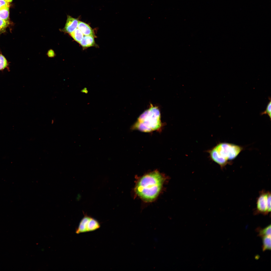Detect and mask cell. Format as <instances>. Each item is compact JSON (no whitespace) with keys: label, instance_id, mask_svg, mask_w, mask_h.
I'll return each instance as SVG.
<instances>
[{"label":"cell","instance_id":"cell-8","mask_svg":"<svg viewBox=\"0 0 271 271\" xmlns=\"http://www.w3.org/2000/svg\"><path fill=\"white\" fill-rule=\"evenodd\" d=\"M94 37L91 35H84L82 39L79 43L84 48L94 46L95 44Z\"/></svg>","mask_w":271,"mask_h":271},{"label":"cell","instance_id":"cell-5","mask_svg":"<svg viewBox=\"0 0 271 271\" xmlns=\"http://www.w3.org/2000/svg\"><path fill=\"white\" fill-rule=\"evenodd\" d=\"M100 226V224L98 220L86 214H85L76 228L75 232L78 234L92 231L99 229Z\"/></svg>","mask_w":271,"mask_h":271},{"label":"cell","instance_id":"cell-2","mask_svg":"<svg viewBox=\"0 0 271 271\" xmlns=\"http://www.w3.org/2000/svg\"><path fill=\"white\" fill-rule=\"evenodd\" d=\"M243 148L233 144L220 143L208 151L213 161L219 165L222 169L235 159L242 150Z\"/></svg>","mask_w":271,"mask_h":271},{"label":"cell","instance_id":"cell-10","mask_svg":"<svg viewBox=\"0 0 271 271\" xmlns=\"http://www.w3.org/2000/svg\"><path fill=\"white\" fill-rule=\"evenodd\" d=\"M9 7L0 9V18L5 21H8L9 14Z\"/></svg>","mask_w":271,"mask_h":271},{"label":"cell","instance_id":"cell-7","mask_svg":"<svg viewBox=\"0 0 271 271\" xmlns=\"http://www.w3.org/2000/svg\"><path fill=\"white\" fill-rule=\"evenodd\" d=\"M84 35H91L95 36L93 30L88 24L83 22L79 21L78 28Z\"/></svg>","mask_w":271,"mask_h":271},{"label":"cell","instance_id":"cell-13","mask_svg":"<svg viewBox=\"0 0 271 271\" xmlns=\"http://www.w3.org/2000/svg\"><path fill=\"white\" fill-rule=\"evenodd\" d=\"M7 63L5 57L0 54V70L4 69L7 66Z\"/></svg>","mask_w":271,"mask_h":271},{"label":"cell","instance_id":"cell-3","mask_svg":"<svg viewBox=\"0 0 271 271\" xmlns=\"http://www.w3.org/2000/svg\"><path fill=\"white\" fill-rule=\"evenodd\" d=\"M162 126L161 114L158 107L152 104L138 117L132 128L144 132L157 130Z\"/></svg>","mask_w":271,"mask_h":271},{"label":"cell","instance_id":"cell-14","mask_svg":"<svg viewBox=\"0 0 271 271\" xmlns=\"http://www.w3.org/2000/svg\"><path fill=\"white\" fill-rule=\"evenodd\" d=\"M270 101L268 104L266 108V110L263 112H261L260 113L261 115L264 114H267L269 116L270 119L271 118V101L270 98H269Z\"/></svg>","mask_w":271,"mask_h":271},{"label":"cell","instance_id":"cell-16","mask_svg":"<svg viewBox=\"0 0 271 271\" xmlns=\"http://www.w3.org/2000/svg\"><path fill=\"white\" fill-rule=\"evenodd\" d=\"M10 6V3L4 1L0 0V9L2 8Z\"/></svg>","mask_w":271,"mask_h":271},{"label":"cell","instance_id":"cell-15","mask_svg":"<svg viewBox=\"0 0 271 271\" xmlns=\"http://www.w3.org/2000/svg\"><path fill=\"white\" fill-rule=\"evenodd\" d=\"M8 24V21H5L0 18V32L4 31Z\"/></svg>","mask_w":271,"mask_h":271},{"label":"cell","instance_id":"cell-1","mask_svg":"<svg viewBox=\"0 0 271 271\" xmlns=\"http://www.w3.org/2000/svg\"><path fill=\"white\" fill-rule=\"evenodd\" d=\"M166 179L157 171L145 175L137 182L135 188L136 193L144 201H152L158 196Z\"/></svg>","mask_w":271,"mask_h":271},{"label":"cell","instance_id":"cell-17","mask_svg":"<svg viewBox=\"0 0 271 271\" xmlns=\"http://www.w3.org/2000/svg\"><path fill=\"white\" fill-rule=\"evenodd\" d=\"M48 55L50 57H52L54 56V52L52 50H50L48 51Z\"/></svg>","mask_w":271,"mask_h":271},{"label":"cell","instance_id":"cell-4","mask_svg":"<svg viewBox=\"0 0 271 271\" xmlns=\"http://www.w3.org/2000/svg\"><path fill=\"white\" fill-rule=\"evenodd\" d=\"M270 211V192L263 190L259 192L257 199L255 213L266 214Z\"/></svg>","mask_w":271,"mask_h":271},{"label":"cell","instance_id":"cell-12","mask_svg":"<svg viewBox=\"0 0 271 271\" xmlns=\"http://www.w3.org/2000/svg\"><path fill=\"white\" fill-rule=\"evenodd\" d=\"M260 235L263 236H271V225L268 226L261 230Z\"/></svg>","mask_w":271,"mask_h":271},{"label":"cell","instance_id":"cell-11","mask_svg":"<svg viewBox=\"0 0 271 271\" xmlns=\"http://www.w3.org/2000/svg\"><path fill=\"white\" fill-rule=\"evenodd\" d=\"M262 241L263 250H270L271 249V236H263Z\"/></svg>","mask_w":271,"mask_h":271},{"label":"cell","instance_id":"cell-9","mask_svg":"<svg viewBox=\"0 0 271 271\" xmlns=\"http://www.w3.org/2000/svg\"><path fill=\"white\" fill-rule=\"evenodd\" d=\"M70 34L75 40L79 43L84 36L82 32L78 28Z\"/></svg>","mask_w":271,"mask_h":271},{"label":"cell","instance_id":"cell-6","mask_svg":"<svg viewBox=\"0 0 271 271\" xmlns=\"http://www.w3.org/2000/svg\"><path fill=\"white\" fill-rule=\"evenodd\" d=\"M79 22L77 19L68 15L66 23L62 31L70 34L77 28Z\"/></svg>","mask_w":271,"mask_h":271}]
</instances>
